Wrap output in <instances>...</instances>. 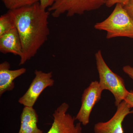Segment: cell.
Wrapping results in <instances>:
<instances>
[{
	"label": "cell",
	"mask_w": 133,
	"mask_h": 133,
	"mask_svg": "<svg viewBox=\"0 0 133 133\" xmlns=\"http://www.w3.org/2000/svg\"><path fill=\"white\" fill-rule=\"evenodd\" d=\"M10 64L8 62L0 64V96L6 91L14 88V81L15 79L24 74L26 71L24 68L15 70H10Z\"/></svg>",
	"instance_id": "30bf717a"
},
{
	"label": "cell",
	"mask_w": 133,
	"mask_h": 133,
	"mask_svg": "<svg viewBox=\"0 0 133 133\" xmlns=\"http://www.w3.org/2000/svg\"><path fill=\"white\" fill-rule=\"evenodd\" d=\"M123 71L128 75L133 80V67L129 65H126L122 68Z\"/></svg>",
	"instance_id": "e0dca14e"
},
{
	"label": "cell",
	"mask_w": 133,
	"mask_h": 133,
	"mask_svg": "<svg viewBox=\"0 0 133 133\" xmlns=\"http://www.w3.org/2000/svg\"><path fill=\"white\" fill-rule=\"evenodd\" d=\"M102 91L98 81L91 82L82 94L81 106L75 117L76 120L78 121L84 126L89 124L91 112L101 98Z\"/></svg>",
	"instance_id": "8992f818"
},
{
	"label": "cell",
	"mask_w": 133,
	"mask_h": 133,
	"mask_svg": "<svg viewBox=\"0 0 133 133\" xmlns=\"http://www.w3.org/2000/svg\"><path fill=\"white\" fill-rule=\"evenodd\" d=\"M125 100L131 105L132 108H133V91L132 90L129 91L127 97L125 98Z\"/></svg>",
	"instance_id": "ac0fdd59"
},
{
	"label": "cell",
	"mask_w": 133,
	"mask_h": 133,
	"mask_svg": "<svg viewBox=\"0 0 133 133\" xmlns=\"http://www.w3.org/2000/svg\"><path fill=\"white\" fill-rule=\"evenodd\" d=\"M34 73L35 76L28 89L18 101L24 107H33L43 91L54 84L55 80L52 78V71L44 72L36 70Z\"/></svg>",
	"instance_id": "5b68a950"
},
{
	"label": "cell",
	"mask_w": 133,
	"mask_h": 133,
	"mask_svg": "<svg viewBox=\"0 0 133 133\" xmlns=\"http://www.w3.org/2000/svg\"><path fill=\"white\" fill-rule=\"evenodd\" d=\"M128 0H108L105 5L108 7H111L117 3H120L124 6L127 3Z\"/></svg>",
	"instance_id": "9a60e30c"
},
{
	"label": "cell",
	"mask_w": 133,
	"mask_h": 133,
	"mask_svg": "<svg viewBox=\"0 0 133 133\" xmlns=\"http://www.w3.org/2000/svg\"><path fill=\"white\" fill-rule=\"evenodd\" d=\"M69 108L68 104L63 102L55 110L53 123L47 133H82L81 123L75 124V117L67 113Z\"/></svg>",
	"instance_id": "52a82bcc"
},
{
	"label": "cell",
	"mask_w": 133,
	"mask_h": 133,
	"mask_svg": "<svg viewBox=\"0 0 133 133\" xmlns=\"http://www.w3.org/2000/svg\"><path fill=\"white\" fill-rule=\"evenodd\" d=\"M123 7L126 12L133 20V0H128L127 3Z\"/></svg>",
	"instance_id": "5bb4252c"
},
{
	"label": "cell",
	"mask_w": 133,
	"mask_h": 133,
	"mask_svg": "<svg viewBox=\"0 0 133 133\" xmlns=\"http://www.w3.org/2000/svg\"><path fill=\"white\" fill-rule=\"evenodd\" d=\"M9 10L17 9L39 2V0H1Z\"/></svg>",
	"instance_id": "4fadbf2b"
},
{
	"label": "cell",
	"mask_w": 133,
	"mask_h": 133,
	"mask_svg": "<svg viewBox=\"0 0 133 133\" xmlns=\"http://www.w3.org/2000/svg\"><path fill=\"white\" fill-rule=\"evenodd\" d=\"M8 12L21 41L23 55L19 65H22L34 57L48 41L50 13L42 8L39 2Z\"/></svg>",
	"instance_id": "6da1fadb"
},
{
	"label": "cell",
	"mask_w": 133,
	"mask_h": 133,
	"mask_svg": "<svg viewBox=\"0 0 133 133\" xmlns=\"http://www.w3.org/2000/svg\"><path fill=\"white\" fill-rule=\"evenodd\" d=\"M21 125L18 133H43L37 127L38 116L33 107H24L21 116Z\"/></svg>",
	"instance_id": "8fae6325"
},
{
	"label": "cell",
	"mask_w": 133,
	"mask_h": 133,
	"mask_svg": "<svg viewBox=\"0 0 133 133\" xmlns=\"http://www.w3.org/2000/svg\"><path fill=\"white\" fill-rule=\"evenodd\" d=\"M54 0H39L41 6L44 9L46 10L52 5Z\"/></svg>",
	"instance_id": "2e32d148"
},
{
	"label": "cell",
	"mask_w": 133,
	"mask_h": 133,
	"mask_svg": "<svg viewBox=\"0 0 133 133\" xmlns=\"http://www.w3.org/2000/svg\"><path fill=\"white\" fill-rule=\"evenodd\" d=\"M15 27L9 12L0 17V37L8 33Z\"/></svg>",
	"instance_id": "7c38bea8"
},
{
	"label": "cell",
	"mask_w": 133,
	"mask_h": 133,
	"mask_svg": "<svg viewBox=\"0 0 133 133\" xmlns=\"http://www.w3.org/2000/svg\"><path fill=\"white\" fill-rule=\"evenodd\" d=\"M0 51L3 54L11 53L20 58L22 56L21 41L15 27L0 37Z\"/></svg>",
	"instance_id": "9c48e42d"
},
{
	"label": "cell",
	"mask_w": 133,
	"mask_h": 133,
	"mask_svg": "<svg viewBox=\"0 0 133 133\" xmlns=\"http://www.w3.org/2000/svg\"><path fill=\"white\" fill-rule=\"evenodd\" d=\"M94 28L106 31L107 39L126 37L133 39V20L121 4L117 3L106 19L94 25Z\"/></svg>",
	"instance_id": "7a4b0ae2"
},
{
	"label": "cell",
	"mask_w": 133,
	"mask_h": 133,
	"mask_svg": "<svg viewBox=\"0 0 133 133\" xmlns=\"http://www.w3.org/2000/svg\"><path fill=\"white\" fill-rule=\"evenodd\" d=\"M108 0H54L48 8L54 18H58L63 14L71 17L82 15L86 12L98 9L105 5Z\"/></svg>",
	"instance_id": "277c9868"
},
{
	"label": "cell",
	"mask_w": 133,
	"mask_h": 133,
	"mask_svg": "<svg viewBox=\"0 0 133 133\" xmlns=\"http://www.w3.org/2000/svg\"><path fill=\"white\" fill-rule=\"evenodd\" d=\"M95 58L99 76V85L103 91L107 90L112 93L115 99V104L117 107L125 100L129 92L126 89L124 79L108 66L101 50L95 53Z\"/></svg>",
	"instance_id": "3957f363"
},
{
	"label": "cell",
	"mask_w": 133,
	"mask_h": 133,
	"mask_svg": "<svg viewBox=\"0 0 133 133\" xmlns=\"http://www.w3.org/2000/svg\"><path fill=\"white\" fill-rule=\"evenodd\" d=\"M117 107L115 114L109 121L95 124V133H124L122 123L128 115L133 114V110H131L132 108L125 100Z\"/></svg>",
	"instance_id": "ba28073f"
}]
</instances>
